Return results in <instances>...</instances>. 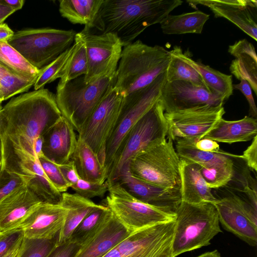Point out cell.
I'll return each instance as SVG.
<instances>
[{
    "instance_id": "11",
    "label": "cell",
    "mask_w": 257,
    "mask_h": 257,
    "mask_svg": "<svg viewBox=\"0 0 257 257\" xmlns=\"http://www.w3.org/2000/svg\"><path fill=\"white\" fill-rule=\"evenodd\" d=\"M124 96V93L115 87L112 88L78 133V138L91 148L104 166L106 144L115 126Z\"/></svg>"
},
{
    "instance_id": "5",
    "label": "cell",
    "mask_w": 257,
    "mask_h": 257,
    "mask_svg": "<svg viewBox=\"0 0 257 257\" xmlns=\"http://www.w3.org/2000/svg\"><path fill=\"white\" fill-rule=\"evenodd\" d=\"M84 75L57 86L56 100L62 115L78 132L107 92L114 87L116 74L89 83Z\"/></svg>"
},
{
    "instance_id": "21",
    "label": "cell",
    "mask_w": 257,
    "mask_h": 257,
    "mask_svg": "<svg viewBox=\"0 0 257 257\" xmlns=\"http://www.w3.org/2000/svg\"><path fill=\"white\" fill-rule=\"evenodd\" d=\"M131 233L111 211L98 231L80 246L74 257H102Z\"/></svg>"
},
{
    "instance_id": "2",
    "label": "cell",
    "mask_w": 257,
    "mask_h": 257,
    "mask_svg": "<svg viewBox=\"0 0 257 257\" xmlns=\"http://www.w3.org/2000/svg\"><path fill=\"white\" fill-rule=\"evenodd\" d=\"M181 0H103L95 28L115 35L122 47L133 41L148 27L160 24Z\"/></svg>"
},
{
    "instance_id": "8",
    "label": "cell",
    "mask_w": 257,
    "mask_h": 257,
    "mask_svg": "<svg viewBox=\"0 0 257 257\" xmlns=\"http://www.w3.org/2000/svg\"><path fill=\"white\" fill-rule=\"evenodd\" d=\"M180 158L168 138L134 156L126 164L137 178L167 189L180 186Z\"/></svg>"
},
{
    "instance_id": "39",
    "label": "cell",
    "mask_w": 257,
    "mask_h": 257,
    "mask_svg": "<svg viewBox=\"0 0 257 257\" xmlns=\"http://www.w3.org/2000/svg\"><path fill=\"white\" fill-rule=\"evenodd\" d=\"M73 50V46L60 55L48 65L40 69L41 72L34 84L35 90L43 88L44 86L60 77V74Z\"/></svg>"
},
{
    "instance_id": "54",
    "label": "cell",
    "mask_w": 257,
    "mask_h": 257,
    "mask_svg": "<svg viewBox=\"0 0 257 257\" xmlns=\"http://www.w3.org/2000/svg\"><path fill=\"white\" fill-rule=\"evenodd\" d=\"M22 240L19 242L14 247H13L2 257H17L20 250Z\"/></svg>"
},
{
    "instance_id": "27",
    "label": "cell",
    "mask_w": 257,
    "mask_h": 257,
    "mask_svg": "<svg viewBox=\"0 0 257 257\" xmlns=\"http://www.w3.org/2000/svg\"><path fill=\"white\" fill-rule=\"evenodd\" d=\"M68 210L64 225L59 235L58 244L68 240L83 219L99 204L76 193L64 192L60 203Z\"/></svg>"
},
{
    "instance_id": "47",
    "label": "cell",
    "mask_w": 257,
    "mask_h": 257,
    "mask_svg": "<svg viewBox=\"0 0 257 257\" xmlns=\"http://www.w3.org/2000/svg\"><path fill=\"white\" fill-rule=\"evenodd\" d=\"M64 179L70 186V188L75 184L80 179L74 162L70 160L66 163L58 165Z\"/></svg>"
},
{
    "instance_id": "56",
    "label": "cell",
    "mask_w": 257,
    "mask_h": 257,
    "mask_svg": "<svg viewBox=\"0 0 257 257\" xmlns=\"http://www.w3.org/2000/svg\"><path fill=\"white\" fill-rule=\"evenodd\" d=\"M196 257H221L220 253L217 250L207 252Z\"/></svg>"
},
{
    "instance_id": "43",
    "label": "cell",
    "mask_w": 257,
    "mask_h": 257,
    "mask_svg": "<svg viewBox=\"0 0 257 257\" xmlns=\"http://www.w3.org/2000/svg\"><path fill=\"white\" fill-rule=\"evenodd\" d=\"M24 236V232L20 227L0 232V257L5 255Z\"/></svg>"
},
{
    "instance_id": "1",
    "label": "cell",
    "mask_w": 257,
    "mask_h": 257,
    "mask_svg": "<svg viewBox=\"0 0 257 257\" xmlns=\"http://www.w3.org/2000/svg\"><path fill=\"white\" fill-rule=\"evenodd\" d=\"M3 110L7 127L1 141L35 158V141L62 116L55 95L44 88L11 99Z\"/></svg>"
},
{
    "instance_id": "17",
    "label": "cell",
    "mask_w": 257,
    "mask_h": 257,
    "mask_svg": "<svg viewBox=\"0 0 257 257\" xmlns=\"http://www.w3.org/2000/svg\"><path fill=\"white\" fill-rule=\"evenodd\" d=\"M116 181L139 200L174 215L182 201L180 186L167 189L145 182L134 176L127 164Z\"/></svg>"
},
{
    "instance_id": "37",
    "label": "cell",
    "mask_w": 257,
    "mask_h": 257,
    "mask_svg": "<svg viewBox=\"0 0 257 257\" xmlns=\"http://www.w3.org/2000/svg\"><path fill=\"white\" fill-rule=\"evenodd\" d=\"M196 141L187 139L176 140V151L180 159L195 163L201 166L216 158L222 152L211 153L199 150L195 146Z\"/></svg>"
},
{
    "instance_id": "6",
    "label": "cell",
    "mask_w": 257,
    "mask_h": 257,
    "mask_svg": "<svg viewBox=\"0 0 257 257\" xmlns=\"http://www.w3.org/2000/svg\"><path fill=\"white\" fill-rule=\"evenodd\" d=\"M164 112L160 98L131 129L115 153L106 182L116 181L132 158L166 139L168 127Z\"/></svg>"
},
{
    "instance_id": "20",
    "label": "cell",
    "mask_w": 257,
    "mask_h": 257,
    "mask_svg": "<svg viewBox=\"0 0 257 257\" xmlns=\"http://www.w3.org/2000/svg\"><path fill=\"white\" fill-rule=\"evenodd\" d=\"M43 153L57 165L69 162L75 151L77 139L75 130L63 116L43 135Z\"/></svg>"
},
{
    "instance_id": "28",
    "label": "cell",
    "mask_w": 257,
    "mask_h": 257,
    "mask_svg": "<svg viewBox=\"0 0 257 257\" xmlns=\"http://www.w3.org/2000/svg\"><path fill=\"white\" fill-rule=\"evenodd\" d=\"M184 61L193 67L200 75L209 90L226 100L233 94L232 76L222 73L208 65L192 59L179 46L173 49Z\"/></svg>"
},
{
    "instance_id": "49",
    "label": "cell",
    "mask_w": 257,
    "mask_h": 257,
    "mask_svg": "<svg viewBox=\"0 0 257 257\" xmlns=\"http://www.w3.org/2000/svg\"><path fill=\"white\" fill-rule=\"evenodd\" d=\"M14 34V32L7 24L0 25V42H8Z\"/></svg>"
},
{
    "instance_id": "38",
    "label": "cell",
    "mask_w": 257,
    "mask_h": 257,
    "mask_svg": "<svg viewBox=\"0 0 257 257\" xmlns=\"http://www.w3.org/2000/svg\"><path fill=\"white\" fill-rule=\"evenodd\" d=\"M59 235L49 239H30L24 236L17 257H47L58 244Z\"/></svg>"
},
{
    "instance_id": "35",
    "label": "cell",
    "mask_w": 257,
    "mask_h": 257,
    "mask_svg": "<svg viewBox=\"0 0 257 257\" xmlns=\"http://www.w3.org/2000/svg\"><path fill=\"white\" fill-rule=\"evenodd\" d=\"M170 53L171 58L166 72L167 81H184L208 89L200 75L193 67L184 61L173 50Z\"/></svg>"
},
{
    "instance_id": "33",
    "label": "cell",
    "mask_w": 257,
    "mask_h": 257,
    "mask_svg": "<svg viewBox=\"0 0 257 257\" xmlns=\"http://www.w3.org/2000/svg\"><path fill=\"white\" fill-rule=\"evenodd\" d=\"M73 50L60 74L58 86L79 76L86 74L87 71V59L84 43L76 33Z\"/></svg>"
},
{
    "instance_id": "9",
    "label": "cell",
    "mask_w": 257,
    "mask_h": 257,
    "mask_svg": "<svg viewBox=\"0 0 257 257\" xmlns=\"http://www.w3.org/2000/svg\"><path fill=\"white\" fill-rule=\"evenodd\" d=\"M166 72L146 87L124 96L115 126L106 144L105 166L108 173L125 136L160 98L162 89L166 81Z\"/></svg>"
},
{
    "instance_id": "13",
    "label": "cell",
    "mask_w": 257,
    "mask_h": 257,
    "mask_svg": "<svg viewBox=\"0 0 257 257\" xmlns=\"http://www.w3.org/2000/svg\"><path fill=\"white\" fill-rule=\"evenodd\" d=\"M175 220L132 232L115 247L121 257H173Z\"/></svg>"
},
{
    "instance_id": "29",
    "label": "cell",
    "mask_w": 257,
    "mask_h": 257,
    "mask_svg": "<svg viewBox=\"0 0 257 257\" xmlns=\"http://www.w3.org/2000/svg\"><path fill=\"white\" fill-rule=\"evenodd\" d=\"M103 0H61L59 11L61 16L73 24L84 25L82 30L90 32L95 28Z\"/></svg>"
},
{
    "instance_id": "57",
    "label": "cell",
    "mask_w": 257,
    "mask_h": 257,
    "mask_svg": "<svg viewBox=\"0 0 257 257\" xmlns=\"http://www.w3.org/2000/svg\"><path fill=\"white\" fill-rule=\"evenodd\" d=\"M3 172V157L2 151V144L0 140V181Z\"/></svg>"
},
{
    "instance_id": "22",
    "label": "cell",
    "mask_w": 257,
    "mask_h": 257,
    "mask_svg": "<svg viewBox=\"0 0 257 257\" xmlns=\"http://www.w3.org/2000/svg\"><path fill=\"white\" fill-rule=\"evenodd\" d=\"M42 203L27 186L8 196L0 202V232L19 228L31 212Z\"/></svg>"
},
{
    "instance_id": "24",
    "label": "cell",
    "mask_w": 257,
    "mask_h": 257,
    "mask_svg": "<svg viewBox=\"0 0 257 257\" xmlns=\"http://www.w3.org/2000/svg\"><path fill=\"white\" fill-rule=\"evenodd\" d=\"M228 52L235 57L230 65V72L238 80L248 82L257 94V57L252 44L246 39L229 46Z\"/></svg>"
},
{
    "instance_id": "18",
    "label": "cell",
    "mask_w": 257,
    "mask_h": 257,
    "mask_svg": "<svg viewBox=\"0 0 257 257\" xmlns=\"http://www.w3.org/2000/svg\"><path fill=\"white\" fill-rule=\"evenodd\" d=\"M192 7L201 5L215 17L224 18L257 41V1L255 0L187 1Z\"/></svg>"
},
{
    "instance_id": "52",
    "label": "cell",
    "mask_w": 257,
    "mask_h": 257,
    "mask_svg": "<svg viewBox=\"0 0 257 257\" xmlns=\"http://www.w3.org/2000/svg\"><path fill=\"white\" fill-rule=\"evenodd\" d=\"M16 11L0 3V25L11 15Z\"/></svg>"
},
{
    "instance_id": "14",
    "label": "cell",
    "mask_w": 257,
    "mask_h": 257,
    "mask_svg": "<svg viewBox=\"0 0 257 257\" xmlns=\"http://www.w3.org/2000/svg\"><path fill=\"white\" fill-rule=\"evenodd\" d=\"M225 112L223 105L164 112L168 127V137L172 141L179 139L198 141L216 124Z\"/></svg>"
},
{
    "instance_id": "16",
    "label": "cell",
    "mask_w": 257,
    "mask_h": 257,
    "mask_svg": "<svg viewBox=\"0 0 257 257\" xmlns=\"http://www.w3.org/2000/svg\"><path fill=\"white\" fill-rule=\"evenodd\" d=\"M160 99L166 113L206 105L217 106L224 101L206 87L184 81H166Z\"/></svg>"
},
{
    "instance_id": "44",
    "label": "cell",
    "mask_w": 257,
    "mask_h": 257,
    "mask_svg": "<svg viewBox=\"0 0 257 257\" xmlns=\"http://www.w3.org/2000/svg\"><path fill=\"white\" fill-rule=\"evenodd\" d=\"M80 247L68 240L57 245L47 257H74Z\"/></svg>"
},
{
    "instance_id": "45",
    "label": "cell",
    "mask_w": 257,
    "mask_h": 257,
    "mask_svg": "<svg viewBox=\"0 0 257 257\" xmlns=\"http://www.w3.org/2000/svg\"><path fill=\"white\" fill-rule=\"evenodd\" d=\"M236 157L244 160L247 166L251 170L257 171V135L253 139L251 144L243 152L242 155H237Z\"/></svg>"
},
{
    "instance_id": "32",
    "label": "cell",
    "mask_w": 257,
    "mask_h": 257,
    "mask_svg": "<svg viewBox=\"0 0 257 257\" xmlns=\"http://www.w3.org/2000/svg\"><path fill=\"white\" fill-rule=\"evenodd\" d=\"M110 212L106 205L99 204L83 219L69 240L81 246L94 235Z\"/></svg>"
},
{
    "instance_id": "34",
    "label": "cell",
    "mask_w": 257,
    "mask_h": 257,
    "mask_svg": "<svg viewBox=\"0 0 257 257\" xmlns=\"http://www.w3.org/2000/svg\"><path fill=\"white\" fill-rule=\"evenodd\" d=\"M0 64L13 73L29 78L38 77L41 72L8 42H0Z\"/></svg>"
},
{
    "instance_id": "42",
    "label": "cell",
    "mask_w": 257,
    "mask_h": 257,
    "mask_svg": "<svg viewBox=\"0 0 257 257\" xmlns=\"http://www.w3.org/2000/svg\"><path fill=\"white\" fill-rule=\"evenodd\" d=\"M75 193L87 199L103 197L108 191L106 182L102 184L90 182L81 179L71 187Z\"/></svg>"
},
{
    "instance_id": "51",
    "label": "cell",
    "mask_w": 257,
    "mask_h": 257,
    "mask_svg": "<svg viewBox=\"0 0 257 257\" xmlns=\"http://www.w3.org/2000/svg\"><path fill=\"white\" fill-rule=\"evenodd\" d=\"M43 137H39L34 142V150L36 158L44 156L43 153Z\"/></svg>"
},
{
    "instance_id": "26",
    "label": "cell",
    "mask_w": 257,
    "mask_h": 257,
    "mask_svg": "<svg viewBox=\"0 0 257 257\" xmlns=\"http://www.w3.org/2000/svg\"><path fill=\"white\" fill-rule=\"evenodd\" d=\"M71 160L74 162L80 179L99 184L106 181L108 171L106 167L91 148L80 138H77Z\"/></svg>"
},
{
    "instance_id": "25",
    "label": "cell",
    "mask_w": 257,
    "mask_h": 257,
    "mask_svg": "<svg viewBox=\"0 0 257 257\" xmlns=\"http://www.w3.org/2000/svg\"><path fill=\"white\" fill-rule=\"evenodd\" d=\"M256 135V118L245 116L241 119L233 121L221 118L202 138L209 139L217 143L232 144L250 141Z\"/></svg>"
},
{
    "instance_id": "58",
    "label": "cell",
    "mask_w": 257,
    "mask_h": 257,
    "mask_svg": "<svg viewBox=\"0 0 257 257\" xmlns=\"http://www.w3.org/2000/svg\"><path fill=\"white\" fill-rule=\"evenodd\" d=\"M7 69L4 67V66H3L1 64H0V81H1V80L6 71ZM0 101H2L1 100V93H0Z\"/></svg>"
},
{
    "instance_id": "46",
    "label": "cell",
    "mask_w": 257,
    "mask_h": 257,
    "mask_svg": "<svg viewBox=\"0 0 257 257\" xmlns=\"http://www.w3.org/2000/svg\"><path fill=\"white\" fill-rule=\"evenodd\" d=\"M233 88L239 90L244 95L249 105L250 114L252 117L256 118L257 108L252 94L251 88L248 82L245 80H241L238 84H233Z\"/></svg>"
},
{
    "instance_id": "23",
    "label": "cell",
    "mask_w": 257,
    "mask_h": 257,
    "mask_svg": "<svg viewBox=\"0 0 257 257\" xmlns=\"http://www.w3.org/2000/svg\"><path fill=\"white\" fill-rule=\"evenodd\" d=\"M179 175L182 201L198 204L216 200L200 173L199 165L180 159Z\"/></svg>"
},
{
    "instance_id": "30",
    "label": "cell",
    "mask_w": 257,
    "mask_h": 257,
    "mask_svg": "<svg viewBox=\"0 0 257 257\" xmlns=\"http://www.w3.org/2000/svg\"><path fill=\"white\" fill-rule=\"evenodd\" d=\"M232 154L222 151L212 161L200 166V173L207 186L217 189L227 185L234 176Z\"/></svg>"
},
{
    "instance_id": "40",
    "label": "cell",
    "mask_w": 257,
    "mask_h": 257,
    "mask_svg": "<svg viewBox=\"0 0 257 257\" xmlns=\"http://www.w3.org/2000/svg\"><path fill=\"white\" fill-rule=\"evenodd\" d=\"M38 159L44 173L56 189L61 193L67 192L70 186L64 179L58 165L44 156Z\"/></svg>"
},
{
    "instance_id": "3",
    "label": "cell",
    "mask_w": 257,
    "mask_h": 257,
    "mask_svg": "<svg viewBox=\"0 0 257 257\" xmlns=\"http://www.w3.org/2000/svg\"><path fill=\"white\" fill-rule=\"evenodd\" d=\"M171 55L164 47L137 40L123 47L114 87L125 95L142 89L166 71Z\"/></svg>"
},
{
    "instance_id": "15",
    "label": "cell",
    "mask_w": 257,
    "mask_h": 257,
    "mask_svg": "<svg viewBox=\"0 0 257 257\" xmlns=\"http://www.w3.org/2000/svg\"><path fill=\"white\" fill-rule=\"evenodd\" d=\"M215 207L223 227L251 246L257 244L256 209L238 195L217 199Z\"/></svg>"
},
{
    "instance_id": "59",
    "label": "cell",
    "mask_w": 257,
    "mask_h": 257,
    "mask_svg": "<svg viewBox=\"0 0 257 257\" xmlns=\"http://www.w3.org/2000/svg\"><path fill=\"white\" fill-rule=\"evenodd\" d=\"M2 102L0 101V110L3 109V107H2Z\"/></svg>"
},
{
    "instance_id": "36",
    "label": "cell",
    "mask_w": 257,
    "mask_h": 257,
    "mask_svg": "<svg viewBox=\"0 0 257 257\" xmlns=\"http://www.w3.org/2000/svg\"><path fill=\"white\" fill-rule=\"evenodd\" d=\"M37 78L25 77L7 69L0 81L2 101L17 94L27 91L35 84Z\"/></svg>"
},
{
    "instance_id": "10",
    "label": "cell",
    "mask_w": 257,
    "mask_h": 257,
    "mask_svg": "<svg viewBox=\"0 0 257 257\" xmlns=\"http://www.w3.org/2000/svg\"><path fill=\"white\" fill-rule=\"evenodd\" d=\"M106 182V206L131 233L175 219V215L139 200L118 182Z\"/></svg>"
},
{
    "instance_id": "41",
    "label": "cell",
    "mask_w": 257,
    "mask_h": 257,
    "mask_svg": "<svg viewBox=\"0 0 257 257\" xmlns=\"http://www.w3.org/2000/svg\"><path fill=\"white\" fill-rule=\"evenodd\" d=\"M26 186V182L22 176L3 169L0 181V202Z\"/></svg>"
},
{
    "instance_id": "48",
    "label": "cell",
    "mask_w": 257,
    "mask_h": 257,
    "mask_svg": "<svg viewBox=\"0 0 257 257\" xmlns=\"http://www.w3.org/2000/svg\"><path fill=\"white\" fill-rule=\"evenodd\" d=\"M195 146L197 149L204 152L211 153L221 152L218 143L209 139H201L195 142Z\"/></svg>"
},
{
    "instance_id": "31",
    "label": "cell",
    "mask_w": 257,
    "mask_h": 257,
    "mask_svg": "<svg viewBox=\"0 0 257 257\" xmlns=\"http://www.w3.org/2000/svg\"><path fill=\"white\" fill-rule=\"evenodd\" d=\"M209 15L200 11L169 15L160 24L165 34H201Z\"/></svg>"
},
{
    "instance_id": "12",
    "label": "cell",
    "mask_w": 257,
    "mask_h": 257,
    "mask_svg": "<svg viewBox=\"0 0 257 257\" xmlns=\"http://www.w3.org/2000/svg\"><path fill=\"white\" fill-rule=\"evenodd\" d=\"M77 34L83 41L87 59V71L83 76L86 83L116 74L122 46L111 33L96 35L81 31Z\"/></svg>"
},
{
    "instance_id": "53",
    "label": "cell",
    "mask_w": 257,
    "mask_h": 257,
    "mask_svg": "<svg viewBox=\"0 0 257 257\" xmlns=\"http://www.w3.org/2000/svg\"><path fill=\"white\" fill-rule=\"evenodd\" d=\"M7 127V119L3 109L0 110V140L4 136Z\"/></svg>"
},
{
    "instance_id": "19",
    "label": "cell",
    "mask_w": 257,
    "mask_h": 257,
    "mask_svg": "<svg viewBox=\"0 0 257 257\" xmlns=\"http://www.w3.org/2000/svg\"><path fill=\"white\" fill-rule=\"evenodd\" d=\"M68 210L60 204L43 202L37 206L20 226L25 237L49 239L58 235L62 229Z\"/></svg>"
},
{
    "instance_id": "50",
    "label": "cell",
    "mask_w": 257,
    "mask_h": 257,
    "mask_svg": "<svg viewBox=\"0 0 257 257\" xmlns=\"http://www.w3.org/2000/svg\"><path fill=\"white\" fill-rule=\"evenodd\" d=\"M0 3L12 8L15 11L20 10L23 7L25 1L24 0H0Z\"/></svg>"
},
{
    "instance_id": "4",
    "label": "cell",
    "mask_w": 257,
    "mask_h": 257,
    "mask_svg": "<svg viewBox=\"0 0 257 257\" xmlns=\"http://www.w3.org/2000/svg\"><path fill=\"white\" fill-rule=\"evenodd\" d=\"M175 220L173 257L209 245L221 232L217 210L211 202L191 204L181 201Z\"/></svg>"
},
{
    "instance_id": "55",
    "label": "cell",
    "mask_w": 257,
    "mask_h": 257,
    "mask_svg": "<svg viewBox=\"0 0 257 257\" xmlns=\"http://www.w3.org/2000/svg\"><path fill=\"white\" fill-rule=\"evenodd\" d=\"M102 257H121L119 250L115 246Z\"/></svg>"
},
{
    "instance_id": "7",
    "label": "cell",
    "mask_w": 257,
    "mask_h": 257,
    "mask_svg": "<svg viewBox=\"0 0 257 257\" xmlns=\"http://www.w3.org/2000/svg\"><path fill=\"white\" fill-rule=\"evenodd\" d=\"M76 34L73 30L29 29L14 33L8 43L40 70L71 47Z\"/></svg>"
}]
</instances>
